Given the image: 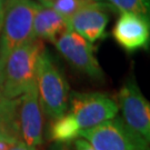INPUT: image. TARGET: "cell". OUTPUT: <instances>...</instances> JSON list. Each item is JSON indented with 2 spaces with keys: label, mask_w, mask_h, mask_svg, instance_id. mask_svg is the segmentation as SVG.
I'll return each mask as SVG.
<instances>
[{
  "label": "cell",
  "mask_w": 150,
  "mask_h": 150,
  "mask_svg": "<svg viewBox=\"0 0 150 150\" xmlns=\"http://www.w3.org/2000/svg\"><path fill=\"white\" fill-rule=\"evenodd\" d=\"M79 131L80 129L76 122L75 118L68 112L54 119L49 130V136L51 140L59 144H64L76 139L78 137Z\"/></svg>",
  "instance_id": "4fadbf2b"
},
{
  "label": "cell",
  "mask_w": 150,
  "mask_h": 150,
  "mask_svg": "<svg viewBox=\"0 0 150 150\" xmlns=\"http://www.w3.org/2000/svg\"><path fill=\"white\" fill-rule=\"evenodd\" d=\"M39 101L37 86L28 89L19 98V127L22 141L36 148L42 142V111Z\"/></svg>",
  "instance_id": "ba28073f"
},
{
  "label": "cell",
  "mask_w": 150,
  "mask_h": 150,
  "mask_svg": "<svg viewBox=\"0 0 150 150\" xmlns=\"http://www.w3.org/2000/svg\"><path fill=\"white\" fill-rule=\"evenodd\" d=\"M40 6L32 0H6L0 28V72L7 57L32 40L33 18Z\"/></svg>",
  "instance_id": "7a4b0ae2"
},
{
  "label": "cell",
  "mask_w": 150,
  "mask_h": 150,
  "mask_svg": "<svg viewBox=\"0 0 150 150\" xmlns=\"http://www.w3.org/2000/svg\"><path fill=\"white\" fill-rule=\"evenodd\" d=\"M12 142H15V141H11V140L0 136V150H9Z\"/></svg>",
  "instance_id": "ac0fdd59"
},
{
  "label": "cell",
  "mask_w": 150,
  "mask_h": 150,
  "mask_svg": "<svg viewBox=\"0 0 150 150\" xmlns=\"http://www.w3.org/2000/svg\"><path fill=\"white\" fill-rule=\"evenodd\" d=\"M111 6L121 12H132L149 19L150 0H108Z\"/></svg>",
  "instance_id": "5bb4252c"
},
{
  "label": "cell",
  "mask_w": 150,
  "mask_h": 150,
  "mask_svg": "<svg viewBox=\"0 0 150 150\" xmlns=\"http://www.w3.org/2000/svg\"><path fill=\"white\" fill-rule=\"evenodd\" d=\"M56 150H61V149H60L59 147H57V149H56Z\"/></svg>",
  "instance_id": "44dd1931"
},
{
  "label": "cell",
  "mask_w": 150,
  "mask_h": 150,
  "mask_svg": "<svg viewBox=\"0 0 150 150\" xmlns=\"http://www.w3.org/2000/svg\"><path fill=\"white\" fill-rule=\"evenodd\" d=\"M75 146L76 150H96L86 139H77Z\"/></svg>",
  "instance_id": "2e32d148"
},
{
  "label": "cell",
  "mask_w": 150,
  "mask_h": 150,
  "mask_svg": "<svg viewBox=\"0 0 150 150\" xmlns=\"http://www.w3.org/2000/svg\"><path fill=\"white\" fill-rule=\"evenodd\" d=\"M43 50L42 40L32 39L7 57L0 72V97L16 99L36 85L38 60Z\"/></svg>",
  "instance_id": "6da1fadb"
},
{
  "label": "cell",
  "mask_w": 150,
  "mask_h": 150,
  "mask_svg": "<svg viewBox=\"0 0 150 150\" xmlns=\"http://www.w3.org/2000/svg\"><path fill=\"white\" fill-rule=\"evenodd\" d=\"M36 86L41 108L47 116L56 119L66 113L69 101V86L46 50H43L38 60Z\"/></svg>",
  "instance_id": "3957f363"
},
{
  "label": "cell",
  "mask_w": 150,
  "mask_h": 150,
  "mask_svg": "<svg viewBox=\"0 0 150 150\" xmlns=\"http://www.w3.org/2000/svg\"><path fill=\"white\" fill-rule=\"evenodd\" d=\"M59 52L74 68L88 76L92 80L103 81L105 75L93 54L90 42L72 30L64 32L54 41Z\"/></svg>",
  "instance_id": "8992f818"
},
{
  "label": "cell",
  "mask_w": 150,
  "mask_h": 150,
  "mask_svg": "<svg viewBox=\"0 0 150 150\" xmlns=\"http://www.w3.org/2000/svg\"><path fill=\"white\" fill-rule=\"evenodd\" d=\"M112 37L127 52L147 49L150 40L149 19L132 12H121L112 29Z\"/></svg>",
  "instance_id": "9c48e42d"
},
{
  "label": "cell",
  "mask_w": 150,
  "mask_h": 150,
  "mask_svg": "<svg viewBox=\"0 0 150 150\" xmlns=\"http://www.w3.org/2000/svg\"><path fill=\"white\" fill-rule=\"evenodd\" d=\"M18 108L19 98L7 99L0 97V136L11 141L21 140Z\"/></svg>",
  "instance_id": "7c38bea8"
},
{
  "label": "cell",
  "mask_w": 150,
  "mask_h": 150,
  "mask_svg": "<svg viewBox=\"0 0 150 150\" xmlns=\"http://www.w3.org/2000/svg\"><path fill=\"white\" fill-rule=\"evenodd\" d=\"M109 7L110 6L97 0L92 1L70 18V29L90 43L101 39L106 36V27L109 21Z\"/></svg>",
  "instance_id": "30bf717a"
},
{
  "label": "cell",
  "mask_w": 150,
  "mask_h": 150,
  "mask_svg": "<svg viewBox=\"0 0 150 150\" xmlns=\"http://www.w3.org/2000/svg\"><path fill=\"white\" fill-rule=\"evenodd\" d=\"M38 1L41 4V6H46V7H47L50 2H51V1H54V0H38ZM98 1H99V0H98Z\"/></svg>",
  "instance_id": "ffe728a7"
},
{
  "label": "cell",
  "mask_w": 150,
  "mask_h": 150,
  "mask_svg": "<svg viewBox=\"0 0 150 150\" xmlns=\"http://www.w3.org/2000/svg\"><path fill=\"white\" fill-rule=\"evenodd\" d=\"M92 1H95V0H54L47 7L52 8L54 11H57L58 13H60L69 21L70 18L74 16L76 12H78L81 8L86 7Z\"/></svg>",
  "instance_id": "9a60e30c"
},
{
  "label": "cell",
  "mask_w": 150,
  "mask_h": 150,
  "mask_svg": "<svg viewBox=\"0 0 150 150\" xmlns=\"http://www.w3.org/2000/svg\"><path fill=\"white\" fill-rule=\"evenodd\" d=\"M9 150H36V148L27 146L22 140H16L15 142H12Z\"/></svg>",
  "instance_id": "e0dca14e"
},
{
  "label": "cell",
  "mask_w": 150,
  "mask_h": 150,
  "mask_svg": "<svg viewBox=\"0 0 150 150\" xmlns=\"http://www.w3.org/2000/svg\"><path fill=\"white\" fill-rule=\"evenodd\" d=\"M69 100V113L80 130L95 128L115 118L119 109L113 98L101 92H72Z\"/></svg>",
  "instance_id": "5b68a950"
},
{
  "label": "cell",
  "mask_w": 150,
  "mask_h": 150,
  "mask_svg": "<svg viewBox=\"0 0 150 150\" xmlns=\"http://www.w3.org/2000/svg\"><path fill=\"white\" fill-rule=\"evenodd\" d=\"M71 30L69 21L50 7L40 6L33 18L32 39L54 41L64 32Z\"/></svg>",
  "instance_id": "8fae6325"
},
{
  "label": "cell",
  "mask_w": 150,
  "mask_h": 150,
  "mask_svg": "<svg viewBox=\"0 0 150 150\" xmlns=\"http://www.w3.org/2000/svg\"><path fill=\"white\" fill-rule=\"evenodd\" d=\"M78 137L86 139L96 150H149L148 141L116 117L95 128L80 130Z\"/></svg>",
  "instance_id": "277c9868"
},
{
  "label": "cell",
  "mask_w": 150,
  "mask_h": 150,
  "mask_svg": "<svg viewBox=\"0 0 150 150\" xmlns=\"http://www.w3.org/2000/svg\"><path fill=\"white\" fill-rule=\"evenodd\" d=\"M118 101L126 125L149 142L150 106L134 79H128L123 83Z\"/></svg>",
  "instance_id": "52a82bcc"
},
{
  "label": "cell",
  "mask_w": 150,
  "mask_h": 150,
  "mask_svg": "<svg viewBox=\"0 0 150 150\" xmlns=\"http://www.w3.org/2000/svg\"><path fill=\"white\" fill-rule=\"evenodd\" d=\"M5 2L6 0H0V28H1L2 17H4V11H5Z\"/></svg>",
  "instance_id": "d6986e66"
}]
</instances>
